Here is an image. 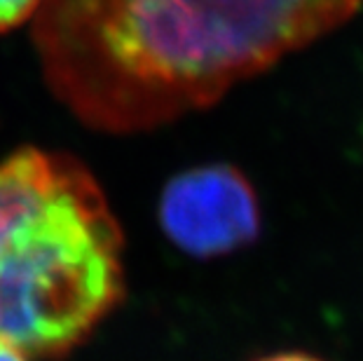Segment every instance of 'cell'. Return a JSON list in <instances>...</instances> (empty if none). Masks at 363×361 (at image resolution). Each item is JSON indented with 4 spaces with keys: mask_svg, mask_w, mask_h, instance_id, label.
Returning <instances> with one entry per match:
<instances>
[{
    "mask_svg": "<svg viewBox=\"0 0 363 361\" xmlns=\"http://www.w3.org/2000/svg\"><path fill=\"white\" fill-rule=\"evenodd\" d=\"M363 0H43L33 45L52 94L108 134L208 109L333 33Z\"/></svg>",
    "mask_w": 363,
    "mask_h": 361,
    "instance_id": "cell-1",
    "label": "cell"
},
{
    "mask_svg": "<svg viewBox=\"0 0 363 361\" xmlns=\"http://www.w3.org/2000/svg\"><path fill=\"white\" fill-rule=\"evenodd\" d=\"M125 237L101 186L68 152L0 160V338L28 357L78 348L125 294Z\"/></svg>",
    "mask_w": 363,
    "mask_h": 361,
    "instance_id": "cell-2",
    "label": "cell"
},
{
    "mask_svg": "<svg viewBox=\"0 0 363 361\" xmlns=\"http://www.w3.org/2000/svg\"><path fill=\"white\" fill-rule=\"evenodd\" d=\"M157 213L169 240L197 258L249 247L260 233L256 190L230 165H204L176 174L162 190Z\"/></svg>",
    "mask_w": 363,
    "mask_h": 361,
    "instance_id": "cell-3",
    "label": "cell"
},
{
    "mask_svg": "<svg viewBox=\"0 0 363 361\" xmlns=\"http://www.w3.org/2000/svg\"><path fill=\"white\" fill-rule=\"evenodd\" d=\"M43 0H0V33L35 19Z\"/></svg>",
    "mask_w": 363,
    "mask_h": 361,
    "instance_id": "cell-4",
    "label": "cell"
},
{
    "mask_svg": "<svg viewBox=\"0 0 363 361\" xmlns=\"http://www.w3.org/2000/svg\"><path fill=\"white\" fill-rule=\"evenodd\" d=\"M30 357L26 355L24 350L14 348L12 343H7L0 338V361H28Z\"/></svg>",
    "mask_w": 363,
    "mask_h": 361,
    "instance_id": "cell-5",
    "label": "cell"
},
{
    "mask_svg": "<svg viewBox=\"0 0 363 361\" xmlns=\"http://www.w3.org/2000/svg\"><path fill=\"white\" fill-rule=\"evenodd\" d=\"M258 361H323V359L312 357V355H305V352H279V355L262 357Z\"/></svg>",
    "mask_w": 363,
    "mask_h": 361,
    "instance_id": "cell-6",
    "label": "cell"
}]
</instances>
